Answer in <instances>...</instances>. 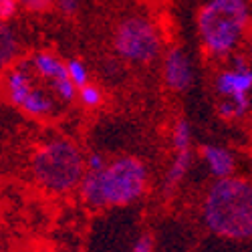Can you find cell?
I'll list each match as a JSON object with an SVG mask.
<instances>
[{"label": "cell", "instance_id": "obj_1", "mask_svg": "<svg viewBox=\"0 0 252 252\" xmlns=\"http://www.w3.org/2000/svg\"><path fill=\"white\" fill-rule=\"evenodd\" d=\"M204 224L210 232L228 240L252 236V186L244 178L216 180L202 204Z\"/></svg>", "mask_w": 252, "mask_h": 252}, {"label": "cell", "instance_id": "obj_2", "mask_svg": "<svg viewBox=\"0 0 252 252\" xmlns=\"http://www.w3.org/2000/svg\"><path fill=\"white\" fill-rule=\"evenodd\" d=\"M148 186V170L137 158H117L99 172H85L81 196L93 208L127 206L139 200Z\"/></svg>", "mask_w": 252, "mask_h": 252}, {"label": "cell", "instance_id": "obj_3", "mask_svg": "<svg viewBox=\"0 0 252 252\" xmlns=\"http://www.w3.org/2000/svg\"><path fill=\"white\" fill-rule=\"evenodd\" d=\"M248 23V0H208L198 14V32L206 53L218 59L234 55Z\"/></svg>", "mask_w": 252, "mask_h": 252}, {"label": "cell", "instance_id": "obj_4", "mask_svg": "<svg viewBox=\"0 0 252 252\" xmlns=\"http://www.w3.org/2000/svg\"><path fill=\"white\" fill-rule=\"evenodd\" d=\"M34 180L53 194H67L85 174V156L65 137H55L43 143L32 156Z\"/></svg>", "mask_w": 252, "mask_h": 252}, {"label": "cell", "instance_id": "obj_5", "mask_svg": "<svg viewBox=\"0 0 252 252\" xmlns=\"http://www.w3.org/2000/svg\"><path fill=\"white\" fill-rule=\"evenodd\" d=\"M2 77L8 101L20 111L31 117H49L57 111V97L32 73L29 61L14 63Z\"/></svg>", "mask_w": 252, "mask_h": 252}, {"label": "cell", "instance_id": "obj_6", "mask_svg": "<svg viewBox=\"0 0 252 252\" xmlns=\"http://www.w3.org/2000/svg\"><path fill=\"white\" fill-rule=\"evenodd\" d=\"M113 45L119 59L135 65H145L156 61L161 53V36L148 16L133 14L117 25Z\"/></svg>", "mask_w": 252, "mask_h": 252}, {"label": "cell", "instance_id": "obj_7", "mask_svg": "<svg viewBox=\"0 0 252 252\" xmlns=\"http://www.w3.org/2000/svg\"><path fill=\"white\" fill-rule=\"evenodd\" d=\"M216 91L222 97L218 103V113L232 121L242 119L250 109L252 91V71L242 57H234L228 67H224L216 77Z\"/></svg>", "mask_w": 252, "mask_h": 252}, {"label": "cell", "instance_id": "obj_8", "mask_svg": "<svg viewBox=\"0 0 252 252\" xmlns=\"http://www.w3.org/2000/svg\"><path fill=\"white\" fill-rule=\"evenodd\" d=\"M29 65L32 69V73L45 83V85L51 89V93L63 101V103H69L75 99L77 89L71 85V81L67 77V67L57 55L47 53V51H40L34 53L29 59Z\"/></svg>", "mask_w": 252, "mask_h": 252}, {"label": "cell", "instance_id": "obj_9", "mask_svg": "<svg viewBox=\"0 0 252 252\" xmlns=\"http://www.w3.org/2000/svg\"><path fill=\"white\" fill-rule=\"evenodd\" d=\"M163 77L167 87L182 93L188 91L194 81V73H192V65L188 55L180 49V47H172L165 51V59H163Z\"/></svg>", "mask_w": 252, "mask_h": 252}, {"label": "cell", "instance_id": "obj_10", "mask_svg": "<svg viewBox=\"0 0 252 252\" xmlns=\"http://www.w3.org/2000/svg\"><path fill=\"white\" fill-rule=\"evenodd\" d=\"M202 158H204V163L208 165L210 174H212L216 180H224V178L234 176L236 158L228 148H224V145H216V143L204 145Z\"/></svg>", "mask_w": 252, "mask_h": 252}, {"label": "cell", "instance_id": "obj_11", "mask_svg": "<svg viewBox=\"0 0 252 252\" xmlns=\"http://www.w3.org/2000/svg\"><path fill=\"white\" fill-rule=\"evenodd\" d=\"M20 40L10 23H0V75H4L18 59Z\"/></svg>", "mask_w": 252, "mask_h": 252}, {"label": "cell", "instance_id": "obj_12", "mask_svg": "<svg viewBox=\"0 0 252 252\" xmlns=\"http://www.w3.org/2000/svg\"><path fill=\"white\" fill-rule=\"evenodd\" d=\"M190 167H192V150L174 152V159L170 167H167V176H165V190L172 192L174 188H178L186 178V174L190 172Z\"/></svg>", "mask_w": 252, "mask_h": 252}, {"label": "cell", "instance_id": "obj_13", "mask_svg": "<svg viewBox=\"0 0 252 252\" xmlns=\"http://www.w3.org/2000/svg\"><path fill=\"white\" fill-rule=\"evenodd\" d=\"M172 145L174 152L192 150V127L186 119H178L172 129Z\"/></svg>", "mask_w": 252, "mask_h": 252}, {"label": "cell", "instance_id": "obj_14", "mask_svg": "<svg viewBox=\"0 0 252 252\" xmlns=\"http://www.w3.org/2000/svg\"><path fill=\"white\" fill-rule=\"evenodd\" d=\"M65 67H67V77L75 89L85 87L89 83V69L81 59H71L69 63H65Z\"/></svg>", "mask_w": 252, "mask_h": 252}, {"label": "cell", "instance_id": "obj_15", "mask_svg": "<svg viewBox=\"0 0 252 252\" xmlns=\"http://www.w3.org/2000/svg\"><path fill=\"white\" fill-rule=\"evenodd\" d=\"M77 95H79V101L85 105V107H99L103 103V93L97 85H93V83H87L85 87L77 89Z\"/></svg>", "mask_w": 252, "mask_h": 252}, {"label": "cell", "instance_id": "obj_16", "mask_svg": "<svg viewBox=\"0 0 252 252\" xmlns=\"http://www.w3.org/2000/svg\"><path fill=\"white\" fill-rule=\"evenodd\" d=\"M16 2L29 12H47L55 6V0H16Z\"/></svg>", "mask_w": 252, "mask_h": 252}, {"label": "cell", "instance_id": "obj_17", "mask_svg": "<svg viewBox=\"0 0 252 252\" xmlns=\"http://www.w3.org/2000/svg\"><path fill=\"white\" fill-rule=\"evenodd\" d=\"M18 8L16 0H0V23H10L18 14Z\"/></svg>", "mask_w": 252, "mask_h": 252}, {"label": "cell", "instance_id": "obj_18", "mask_svg": "<svg viewBox=\"0 0 252 252\" xmlns=\"http://www.w3.org/2000/svg\"><path fill=\"white\" fill-rule=\"evenodd\" d=\"M105 165H107V159H105L101 154H97V152H93V154H89L85 158V172H99V170H103Z\"/></svg>", "mask_w": 252, "mask_h": 252}, {"label": "cell", "instance_id": "obj_19", "mask_svg": "<svg viewBox=\"0 0 252 252\" xmlns=\"http://www.w3.org/2000/svg\"><path fill=\"white\" fill-rule=\"evenodd\" d=\"M55 6L59 8L61 14L73 16L81 8V0H55Z\"/></svg>", "mask_w": 252, "mask_h": 252}, {"label": "cell", "instance_id": "obj_20", "mask_svg": "<svg viewBox=\"0 0 252 252\" xmlns=\"http://www.w3.org/2000/svg\"><path fill=\"white\" fill-rule=\"evenodd\" d=\"M131 252H154L152 238H150V236H141V238L135 242V246H133Z\"/></svg>", "mask_w": 252, "mask_h": 252}]
</instances>
